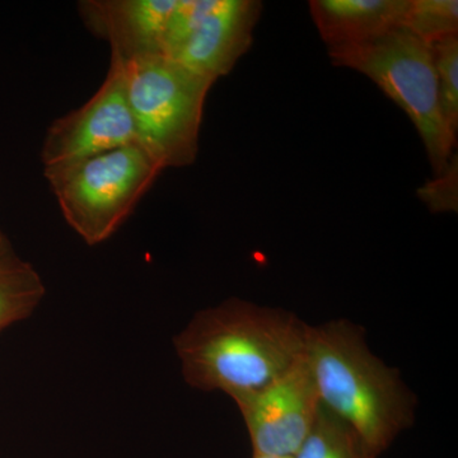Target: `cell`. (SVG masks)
<instances>
[{
    "instance_id": "cell-1",
    "label": "cell",
    "mask_w": 458,
    "mask_h": 458,
    "mask_svg": "<svg viewBox=\"0 0 458 458\" xmlns=\"http://www.w3.org/2000/svg\"><path fill=\"white\" fill-rule=\"evenodd\" d=\"M307 327L293 312L231 298L195 313L174 345L186 384L237 401L302 357Z\"/></svg>"
},
{
    "instance_id": "cell-2",
    "label": "cell",
    "mask_w": 458,
    "mask_h": 458,
    "mask_svg": "<svg viewBox=\"0 0 458 458\" xmlns=\"http://www.w3.org/2000/svg\"><path fill=\"white\" fill-rule=\"evenodd\" d=\"M306 358L322 405L352 427L373 456L414 424V394L399 370L373 354L360 325H309Z\"/></svg>"
},
{
    "instance_id": "cell-3",
    "label": "cell",
    "mask_w": 458,
    "mask_h": 458,
    "mask_svg": "<svg viewBox=\"0 0 458 458\" xmlns=\"http://www.w3.org/2000/svg\"><path fill=\"white\" fill-rule=\"evenodd\" d=\"M328 56L334 65L366 75L408 114L436 176L447 168L457 140L442 116L429 44L401 27L376 40L328 50Z\"/></svg>"
},
{
    "instance_id": "cell-4",
    "label": "cell",
    "mask_w": 458,
    "mask_h": 458,
    "mask_svg": "<svg viewBox=\"0 0 458 458\" xmlns=\"http://www.w3.org/2000/svg\"><path fill=\"white\" fill-rule=\"evenodd\" d=\"M137 141L165 170L194 164L214 83L165 55L123 62Z\"/></svg>"
},
{
    "instance_id": "cell-5",
    "label": "cell",
    "mask_w": 458,
    "mask_h": 458,
    "mask_svg": "<svg viewBox=\"0 0 458 458\" xmlns=\"http://www.w3.org/2000/svg\"><path fill=\"white\" fill-rule=\"evenodd\" d=\"M162 171L132 143L44 174L66 223L87 245L96 246L122 227Z\"/></svg>"
},
{
    "instance_id": "cell-6",
    "label": "cell",
    "mask_w": 458,
    "mask_h": 458,
    "mask_svg": "<svg viewBox=\"0 0 458 458\" xmlns=\"http://www.w3.org/2000/svg\"><path fill=\"white\" fill-rule=\"evenodd\" d=\"M261 11L259 0H176L164 55L216 83L251 49Z\"/></svg>"
},
{
    "instance_id": "cell-7",
    "label": "cell",
    "mask_w": 458,
    "mask_h": 458,
    "mask_svg": "<svg viewBox=\"0 0 458 458\" xmlns=\"http://www.w3.org/2000/svg\"><path fill=\"white\" fill-rule=\"evenodd\" d=\"M132 143H138L137 129L126 90L125 66L122 59L111 56L98 92L47 129L41 150L44 172Z\"/></svg>"
},
{
    "instance_id": "cell-8",
    "label": "cell",
    "mask_w": 458,
    "mask_h": 458,
    "mask_svg": "<svg viewBox=\"0 0 458 458\" xmlns=\"http://www.w3.org/2000/svg\"><path fill=\"white\" fill-rule=\"evenodd\" d=\"M234 403L245 420L254 456L293 458L321 406L306 352L278 378Z\"/></svg>"
},
{
    "instance_id": "cell-9",
    "label": "cell",
    "mask_w": 458,
    "mask_h": 458,
    "mask_svg": "<svg viewBox=\"0 0 458 458\" xmlns=\"http://www.w3.org/2000/svg\"><path fill=\"white\" fill-rule=\"evenodd\" d=\"M176 0H86L78 5L84 25L106 40L123 62L164 55L168 21Z\"/></svg>"
},
{
    "instance_id": "cell-10",
    "label": "cell",
    "mask_w": 458,
    "mask_h": 458,
    "mask_svg": "<svg viewBox=\"0 0 458 458\" xmlns=\"http://www.w3.org/2000/svg\"><path fill=\"white\" fill-rule=\"evenodd\" d=\"M409 0H312L310 11L327 50L354 47L403 26Z\"/></svg>"
},
{
    "instance_id": "cell-11",
    "label": "cell",
    "mask_w": 458,
    "mask_h": 458,
    "mask_svg": "<svg viewBox=\"0 0 458 458\" xmlns=\"http://www.w3.org/2000/svg\"><path fill=\"white\" fill-rule=\"evenodd\" d=\"M47 289L38 271L0 236V333L32 315Z\"/></svg>"
},
{
    "instance_id": "cell-12",
    "label": "cell",
    "mask_w": 458,
    "mask_h": 458,
    "mask_svg": "<svg viewBox=\"0 0 458 458\" xmlns=\"http://www.w3.org/2000/svg\"><path fill=\"white\" fill-rule=\"evenodd\" d=\"M293 458L377 457L352 427L321 403L311 432Z\"/></svg>"
},
{
    "instance_id": "cell-13",
    "label": "cell",
    "mask_w": 458,
    "mask_h": 458,
    "mask_svg": "<svg viewBox=\"0 0 458 458\" xmlns=\"http://www.w3.org/2000/svg\"><path fill=\"white\" fill-rule=\"evenodd\" d=\"M403 29L427 44L458 35L457 0H409Z\"/></svg>"
},
{
    "instance_id": "cell-14",
    "label": "cell",
    "mask_w": 458,
    "mask_h": 458,
    "mask_svg": "<svg viewBox=\"0 0 458 458\" xmlns=\"http://www.w3.org/2000/svg\"><path fill=\"white\" fill-rule=\"evenodd\" d=\"M429 45L432 47L442 116L451 134L457 140L458 35L450 36Z\"/></svg>"
},
{
    "instance_id": "cell-15",
    "label": "cell",
    "mask_w": 458,
    "mask_h": 458,
    "mask_svg": "<svg viewBox=\"0 0 458 458\" xmlns=\"http://www.w3.org/2000/svg\"><path fill=\"white\" fill-rule=\"evenodd\" d=\"M458 159L454 153L447 168L418 190L419 198L433 213L457 212Z\"/></svg>"
},
{
    "instance_id": "cell-16",
    "label": "cell",
    "mask_w": 458,
    "mask_h": 458,
    "mask_svg": "<svg viewBox=\"0 0 458 458\" xmlns=\"http://www.w3.org/2000/svg\"><path fill=\"white\" fill-rule=\"evenodd\" d=\"M254 458H280V457H262V456H254Z\"/></svg>"
},
{
    "instance_id": "cell-17",
    "label": "cell",
    "mask_w": 458,
    "mask_h": 458,
    "mask_svg": "<svg viewBox=\"0 0 458 458\" xmlns=\"http://www.w3.org/2000/svg\"><path fill=\"white\" fill-rule=\"evenodd\" d=\"M2 234H3V232H2V231H0V236H2Z\"/></svg>"
}]
</instances>
